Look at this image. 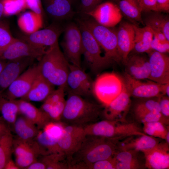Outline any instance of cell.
Returning <instances> with one entry per match:
<instances>
[{
    "label": "cell",
    "mask_w": 169,
    "mask_h": 169,
    "mask_svg": "<svg viewBox=\"0 0 169 169\" xmlns=\"http://www.w3.org/2000/svg\"><path fill=\"white\" fill-rule=\"evenodd\" d=\"M19 169L15 162L11 158L6 164L4 169Z\"/></svg>",
    "instance_id": "54"
},
{
    "label": "cell",
    "mask_w": 169,
    "mask_h": 169,
    "mask_svg": "<svg viewBox=\"0 0 169 169\" xmlns=\"http://www.w3.org/2000/svg\"><path fill=\"white\" fill-rule=\"evenodd\" d=\"M169 144V132H168L166 135L165 140Z\"/></svg>",
    "instance_id": "57"
},
{
    "label": "cell",
    "mask_w": 169,
    "mask_h": 169,
    "mask_svg": "<svg viewBox=\"0 0 169 169\" xmlns=\"http://www.w3.org/2000/svg\"><path fill=\"white\" fill-rule=\"evenodd\" d=\"M159 103L160 113L169 120V97L164 95L160 97Z\"/></svg>",
    "instance_id": "49"
},
{
    "label": "cell",
    "mask_w": 169,
    "mask_h": 169,
    "mask_svg": "<svg viewBox=\"0 0 169 169\" xmlns=\"http://www.w3.org/2000/svg\"><path fill=\"white\" fill-rule=\"evenodd\" d=\"M72 3V4H73V3H75L77 0H69Z\"/></svg>",
    "instance_id": "58"
},
{
    "label": "cell",
    "mask_w": 169,
    "mask_h": 169,
    "mask_svg": "<svg viewBox=\"0 0 169 169\" xmlns=\"http://www.w3.org/2000/svg\"><path fill=\"white\" fill-rule=\"evenodd\" d=\"M34 139L39 146L42 156L62 154L58 145V140L49 136L43 130L39 131Z\"/></svg>",
    "instance_id": "31"
},
{
    "label": "cell",
    "mask_w": 169,
    "mask_h": 169,
    "mask_svg": "<svg viewBox=\"0 0 169 169\" xmlns=\"http://www.w3.org/2000/svg\"><path fill=\"white\" fill-rule=\"evenodd\" d=\"M13 139L10 130L0 139V169H4L7 162L11 158Z\"/></svg>",
    "instance_id": "33"
},
{
    "label": "cell",
    "mask_w": 169,
    "mask_h": 169,
    "mask_svg": "<svg viewBox=\"0 0 169 169\" xmlns=\"http://www.w3.org/2000/svg\"><path fill=\"white\" fill-rule=\"evenodd\" d=\"M145 164L140 161L132 162H116V169H139L145 168Z\"/></svg>",
    "instance_id": "50"
},
{
    "label": "cell",
    "mask_w": 169,
    "mask_h": 169,
    "mask_svg": "<svg viewBox=\"0 0 169 169\" xmlns=\"http://www.w3.org/2000/svg\"><path fill=\"white\" fill-rule=\"evenodd\" d=\"M17 23L24 34H29L43 27V16L31 11H26L19 16Z\"/></svg>",
    "instance_id": "26"
},
{
    "label": "cell",
    "mask_w": 169,
    "mask_h": 169,
    "mask_svg": "<svg viewBox=\"0 0 169 169\" xmlns=\"http://www.w3.org/2000/svg\"><path fill=\"white\" fill-rule=\"evenodd\" d=\"M159 97L137 98L138 100L134 103L133 106L134 114L151 111L160 112Z\"/></svg>",
    "instance_id": "34"
},
{
    "label": "cell",
    "mask_w": 169,
    "mask_h": 169,
    "mask_svg": "<svg viewBox=\"0 0 169 169\" xmlns=\"http://www.w3.org/2000/svg\"><path fill=\"white\" fill-rule=\"evenodd\" d=\"M160 139L146 134L139 136L137 138L124 141L121 144L118 142L117 150H133L142 152L156 146L160 142Z\"/></svg>",
    "instance_id": "27"
},
{
    "label": "cell",
    "mask_w": 169,
    "mask_h": 169,
    "mask_svg": "<svg viewBox=\"0 0 169 169\" xmlns=\"http://www.w3.org/2000/svg\"><path fill=\"white\" fill-rule=\"evenodd\" d=\"M135 38L134 46L132 51L135 53L148 54L153 50L151 46L153 35L151 29L145 26L140 28L133 24Z\"/></svg>",
    "instance_id": "25"
},
{
    "label": "cell",
    "mask_w": 169,
    "mask_h": 169,
    "mask_svg": "<svg viewBox=\"0 0 169 169\" xmlns=\"http://www.w3.org/2000/svg\"><path fill=\"white\" fill-rule=\"evenodd\" d=\"M156 12L169 13V0H156Z\"/></svg>",
    "instance_id": "51"
},
{
    "label": "cell",
    "mask_w": 169,
    "mask_h": 169,
    "mask_svg": "<svg viewBox=\"0 0 169 169\" xmlns=\"http://www.w3.org/2000/svg\"><path fill=\"white\" fill-rule=\"evenodd\" d=\"M42 161L46 169H69L66 157L61 153L53 154L43 156Z\"/></svg>",
    "instance_id": "36"
},
{
    "label": "cell",
    "mask_w": 169,
    "mask_h": 169,
    "mask_svg": "<svg viewBox=\"0 0 169 169\" xmlns=\"http://www.w3.org/2000/svg\"><path fill=\"white\" fill-rule=\"evenodd\" d=\"M8 61L0 59V73L7 64Z\"/></svg>",
    "instance_id": "55"
},
{
    "label": "cell",
    "mask_w": 169,
    "mask_h": 169,
    "mask_svg": "<svg viewBox=\"0 0 169 169\" xmlns=\"http://www.w3.org/2000/svg\"><path fill=\"white\" fill-rule=\"evenodd\" d=\"M118 5L122 13L128 18L144 25L142 12L134 0H120Z\"/></svg>",
    "instance_id": "32"
},
{
    "label": "cell",
    "mask_w": 169,
    "mask_h": 169,
    "mask_svg": "<svg viewBox=\"0 0 169 169\" xmlns=\"http://www.w3.org/2000/svg\"><path fill=\"white\" fill-rule=\"evenodd\" d=\"M101 106L82 96L68 94L60 121L66 125L84 127L98 121L102 116Z\"/></svg>",
    "instance_id": "2"
},
{
    "label": "cell",
    "mask_w": 169,
    "mask_h": 169,
    "mask_svg": "<svg viewBox=\"0 0 169 169\" xmlns=\"http://www.w3.org/2000/svg\"><path fill=\"white\" fill-rule=\"evenodd\" d=\"M92 18L100 24L113 27L121 21L122 13L118 5L113 2H102L88 13L87 17Z\"/></svg>",
    "instance_id": "16"
},
{
    "label": "cell",
    "mask_w": 169,
    "mask_h": 169,
    "mask_svg": "<svg viewBox=\"0 0 169 169\" xmlns=\"http://www.w3.org/2000/svg\"><path fill=\"white\" fill-rule=\"evenodd\" d=\"M116 32L118 50L124 64L134 47L135 31L133 24L122 22Z\"/></svg>",
    "instance_id": "22"
},
{
    "label": "cell",
    "mask_w": 169,
    "mask_h": 169,
    "mask_svg": "<svg viewBox=\"0 0 169 169\" xmlns=\"http://www.w3.org/2000/svg\"><path fill=\"white\" fill-rule=\"evenodd\" d=\"M81 19L104 51V55L114 62L122 61L118 49L116 31L100 24L90 16Z\"/></svg>",
    "instance_id": "6"
},
{
    "label": "cell",
    "mask_w": 169,
    "mask_h": 169,
    "mask_svg": "<svg viewBox=\"0 0 169 169\" xmlns=\"http://www.w3.org/2000/svg\"><path fill=\"white\" fill-rule=\"evenodd\" d=\"M87 136H93L119 140L133 136L146 135L134 122H122L105 119L84 127Z\"/></svg>",
    "instance_id": "4"
},
{
    "label": "cell",
    "mask_w": 169,
    "mask_h": 169,
    "mask_svg": "<svg viewBox=\"0 0 169 169\" xmlns=\"http://www.w3.org/2000/svg\"><path fill=\"white\" fill-rule=\"evenodd\" d=\"M169 144L160 142L154 147L142 151L145 167L150 169L169 168Z\"/></svg>",
    "instance_id": "19"
},
{
    "label": "cell",
    "mask_w": 169,
    "mask_h": 169,
    "mask_svg": "<svg viewBox=\"0 0 169 169\" xmlns=\"http://www.w3.org/2000/svg\"><path fill=\"white\" fill-rule=\"evenodd\" d=\"M139 152L133 150H117L113 157L117 162L139 161Z\"/></svg>",
    "instance_id": "42"
},
{
    "label": "cell",
    "mask_w": 169,
    "mask_h": 169,
    "mask_svg": "<svg viewBox=\"0 0 169 169\" xmlns=\"http://www.w3.org/2000/svg\"><path fill=\"white\" fill-rule=\"evenodd\" d=\"M122 77L124 86L131 97L142 98L166 95L167 83L161 84L149 79L143 81L132 77L125 72Z\"/></svg>",
    "instance_id": "9"
},
{
    "label": "cell",
    "mask_w": 169,
    "mask_h": 169,
    "mask_svg": "<svg viewBox=\"0 0 169 169\" xmlns=\"http://www.w3.org/2000/svg\"><path fill=\"white\" fill-rule=\"evenodd\" d=\"M3 0H0V21L2 17L3 16Z\"/></svg>",
    "instance_id": "56"
},
{
    "label": "cell",
    "mask_w": 169,
    "mask_h": 169,
    "mask_svg": "<svg viewBox=\"0 0 169 169\" xmlns=\"http://www.w3.org/2000/svg\"><path fill=\"white\" fill-rule=\"evenodd\" d=\"M48 49L36 46L22 39L15 38L8 46L0 51V59L8 61L29 57L39 60Z\"/></svg>",
    "instance_id": "11"
},
{
    "label": "cell",
    "mask_w": 169,
    "mask_h": 169,
    "mask_svg": "<svg viewBox=\"0 0 169 169\" xmlns=\"http://www.w3.org/2000/svg\"><path fill=\"white\" fill-rule=\"evenodd\" d=\"M64 35L61 43L64 55L71 64L81 68L82 53L81 34L77 24L69 23L64 27Z\"/></svg>",
    "instance_id": "8"
},
{
    "label": "cell",
    "mask_w": 169,
    "mask_h": 169,
    "mask_svg": "<svg viewBox=\"0 0 169 169\" xmlns=\"http://www.w3.org/2000/svg\"><path fill=\"white\" fill-rule=\"evenodd\" d=\"M138 121L142 123L160 121L168 125L169 120L165 118L160 112L151 111L134 114Z\"/></svg>",
    "instance_id": "40"
},
{
    "label": "cell",
    "mask_w": 169,
    "mask_h": 169,
    "mask_svg": "<svg viewBox=\"0 0 169 169\" xmlns=\"http://www.w3.org/2000/svg\"><path fill=\"white\" fill-rule=\"evenodd\" d=\"M124 86L122 77L114 72L103 73L94 81L93 95L105 106L119 95Z\"/></svg>",
    "instance_id": "7"
},
{
    "label": "cell",
    "mask_w": 169,
    "mask_h": 169,
    "mask_svg": "<svg viewBox=\"0 0 169 169\" xmlns=\"http://www.w3.org/2000/svg\"><path fill=\"white\" fill-rule=\"evenodd\" d=\"M86 136L83 127L64 124L57 141L61 153L66 157L68 161L79 148Z\"/></svg>",
    "instance_id": "12"
},
{
    "label": "cell",
    "mask_w": 169,
    "mask_h": 169,
    "mask_svg": "<svg viewBox=\"0 0 169 169\" xmlns=\"http://www.w3.org/2000/svg\"><path fill=\"white\" fill-rule=\"evenodd\" d=\"M41 155L39 146L32 149L23 154L15 157V163L19 169H26L37 160L38 155Z\"/></svg>",
    "instance_id": "39"
},
{
    "label": "cell",
    "mask_w": 169,
    "mask_h": 169,
    "mask_svg": "<svg viewBox=\"0 0 169 169\" xmlns=\"http://www.w3.org/2000/svg\"><path fill=\"white\" fill-rule=\"evenodd\" d=\"M143 21L144 25L151 29L163 33L169 41V18L162 12L152 11Z\"/></svg>",
    "instance_id": "29"
},
{
    "label": "cell",
    "mask_w": 169,
    "mask_h": 169,
    "mask_svg": "<svg viewBox=\"0 0 169 169\" xmlns=\"http://www.w3.org/2000/svg\"><path fill=\"white\" fill-rule=\"evenodd\" d=\"M151 46L152 50L166 54L169 52V41H162L153 37Z\"/></svg>",
    "instance_id": "47"
},
{
    "label": "cell",
    "mask_w": 169,
    "mask_h": 169,
    "mask_svg": "<svg viewBox=\"0 0 169 169\" xmlns=\"http://www.w3.org/2000/svg\"><path fill=\"white\" fill-rule=\"evenodd\" d=\"M34 59L27 57L8 61L0 73V95L25 69L32 65Z\"/></svg>",
    "instance_id": "17"
},
{
    "label": "cell",
    "mask_w": 169,
    "mask_h": 169,
    "mask_svg": "<svg viewBox=\"0 0 169 169\" xmlns=\"http://www.w3.org/2000/svg\"><path fill=\"white\" fill-rule=\"evenodd\" d=\"M64 124L60 121H51L43 128V131L49 136L57 139L62 133Z\"/></svg>",
    "instance_id": "43"
},
{
    "label": "cell",
    "mask_w": 169,
    "mask_h": 169,
    "mask_svg": "<svg viewBox=\"0 0 169 169\" xmlns=\"http://www.w3.org/2000/svg\"><path fill=\"white\" fill-rule=\"evenodd\" d=\"M70 63L59 46L58 43L49 47L39 60V73L54 86L65 85Z\"/></svg>",
    "instance_id": "3"
},
{
    "label": "cell",
    "mask_w": 169,
    "mask_h": 169,
    "mask_svg": "<svg viewBox=\"0 0 169 169\" xmlns=\"http://www.w3.org/2000/svg\"><path fill=\"white\" fill-rule=\"evenodd\" d=\"M3 2L4 16L16 15L27 9L24 0H3Z\"/></svg>",
    "instance_id": "38"
},
{
    "label": "cell",
    "mask_w": 169,
    "mask_h": 169,
    "mask_svg": "<svg viewBox=\"0 0 169 169\" xmlns=\"http://www.w3.org/2000/svg\"><path fill=\"white\" fill-rule=\"evenodd\" d=\"M116 162L113 157L92 163L88 166L86 169H116Z\"/></svg>",
    "instance_id": "44"
},
{
    "label": "cell",
    "mask_w": 169,
    "mask_h": 169,
    "mask_svg": "<svg viewBox=\"0 0 169 169\" xmlns=\"http://www.w3.org/2000/svg\"><path fill=\"white\" fill-rule=\"evenodd\" d=\"M13 125L17 138L24 141L34 140L39 131L36 125L23 115L17 117Z\"/></svg>",
    "instance_id": "28"
},
{
    "label": "cell",
    "mask_w": 169,
    "mask_h": 169,
    "mask_svg": "<svg viewBox=\"0 0 169 169\" xmlns=\"http://www.w3.org/2000/svg\"><path fill=\"white\" fill-rule=\"evenodd\" d=\"M18 114L16 100H11L0 95V120L8 125H13Z\"/></svg>",
    "instance_id": "30"
},
{
    "label": "cell",
    "mask_w": 169,
    "mask_h": 169,
    "mask_svg": "<svg viewBox=\"0 0 169 169\" xmlns=\"http://www.w3.org/2000/svg\"><path fill=\"white\" fill-rule=\"evenodd\" d=\"M119 140L87 136L78 150L68 160L69 169H86L89 165L113 156Z\"/></svg>",
    "instance_id": "1"
},
{
    "label": "cell",
    "mask_w": 169,
    "mask_h": 169,
    "mask_svg": "<svg viewBox=\"0 0 169 169\" xmlns=\"http://www.w3.org/2000/svg\"><path fill=\"white\" fill-rule=\"evenodd\" d=\"M143 54L134 53L129 55L124 64L125 72L138 79H149L150 75L149 58Z\"/></svg>",
    "instance_id": "20"
},
{
    "label": "cell",
    "mask_w": 169,
    "mask_h": 169,
    "mask_svg": "<svg viewBox=\"0 0 169 169\" xmlns=\"http://www.w3.org/2000/svg\"><path fill=\"white\" fill-rule=\"evenodd\" d=\"M76 21L82 35L84 62L92 73L97 74L114 62L102 55L101 48L82 20Z\"/></svg>",
    "instance_id": "5"
},
{
    "label": "cell",
    "mask_w": 169,
    "mask_h": 169,
    "mask_svg": "<svg viewBox=\"0 0 169 169\" xmlns=\"http://www.w3.org/2000/svg\"><path fill=\"white\" fill-rule=\"evenodd\" d=\"M54 90V86L39 73L28 93L20 99L28 102L44 101Z\"/></svg>",
    "instance_id": "24"
},
{
    "label": "cell",
    "mask_w": 169,
    "mask_h": 169,
    "mask_svg": "<svg viewBox=\"0 0 169 169\" xmlns=\"http://www.w3.org/2000/svg\"><path fill=\"white\" fill-rule=\"evenodd\" d=\"M143 131L145 134L165 140L168 132L169 127L160 121L143 123Z\"/></svg>",
    "instance_id": "35"
},
{
    "label": "cell",
    "mask_w": 169,
    "mask_h": 169,
    "mask_svg": "<svg viewBox=\"0 0 169 169\" xmlns=\"http://www.w3.org/2000/svg\"><path fill=\"white\" fill-rule=\"evenodd\" d=\"M103 0H80L79 12L83 18L86 17L88 13L102 3Z\"/></svg>",
    "instance_id": "45"
},
{
    "label": "cell",
    "mask_w": 169,
    "mask_h": 169,
    "mask_svg": "<svg viewBox=\"0 0 169 169\" xmlns=\"http://www.w3.org/2000/svg\"><path fill=\"white\" fill-rule=\"evenodd\" d=\"M27 9L43 16L44 9L41 0H24Z\"/></svg>",
    "instance_id": "48"
},
{
    "label": "cell",
    "mask_w": 169,
    "mask_h": 169,
    "mask_svg": "<svg viewBox=\"0 0 169 169\" xmlns=\"http://www.w3.org/2000/svg\"><path fill=\"white\" fill-rule=\"evenodd\" d=\"M64 29V27L59 22L54 21L46 28L31 34H19L18 38L36 46L49 48L58 43L59 38Z\"/></svg>",
    "instance_id": "13"
},
{
    "label": "cell",
    "mask_w": 169,
    "mask_h": 169,
    "mask_svg": "<svg viewBox=\"0 0 169 169\" xmlns=\"http://www.w3.org/2000/svg\"><path fill=\"white\" fill-rule=\"evenodd\" d=\"M93 82L91 77L82 68L69 64L65 89L68 94L82 97L91 96L93 95Z\"/></svg>",
    "instance_id": "10"
},
{
    "label": "cell",
    "mask_w": 169,
    "mask_h": 169,
    "mask_svg": "<svg viewBox=\"0 0 169 169\" xmlns=\"http://www.w3.org/2000/svg\"><path fill=\"white\" fill-rule=\"evenodd\" d=\"M142 12L156 11V0H134Z\"/></svg>",
    "instance_id": "46"
},
{
    "label": "cell",
    "mask_w": 169,
    "mask_h": 169,
    "mask_svg": "<svg viewBox=\"0 0 169 169\" xmlns=\"http://www.w3.org/2000/svg\"><path fill=\"white\" fill-rule=\"evenodd\" d=\"M131 96L124 86L121 93L103 109L105 119L126 122V117L131 105Z\"/></svg>",
    "instance_id": "15"
},
{
    "label": "cell",
    "mask_w": 169,
    "mask_h": 169,
    "mask_svg": "<svg viewBox=\"0 0 169 169\" xmlns=\"http://www.w3.org/2000/svg\"><path fill=\"white\" fill-rule=\"evenodd\" d=\"M148 54L150 68L148 79L161 84L169 83V56L153 50Z\"/></svg>",
    "instance_id": "18"
},
{
    "label": "cell",
    "mask_w": 169,
    "mask_h": 169,
    "mask_svg": "<svg viewBox=\"0 0 169 169\" xmlns=\"http://www.w3.org/2000/svg\"><path fill=\"white\" fill-rule=\"evenodd\" d=\"M117 2H119L120 0H115Z\"/></svg>",
    "instance_id": "59"
},
{
    "label": "cell",
    "mask_w": 169,
    "mask_h": 169,
    "mask_svg": "<svg viewBox=\"0 0 169 169\" xmlns=\"http://www.w3.org/2000/svg\"><path fill=\"white\" fill-rule=\"evenodd\" d=\"M3 121L0 120V139L3 135L10 130L8 125Z\"/></svg>",
    "instance_id": "53"
},
{
    "label": "cell",
    "mask_w": 169,
    "mask_h": 169,
    "mask_svg": "<svg viewBox=\"0 0 169 169\" xmlns=\"http://www.w3.org/2000/svg\"><path fill=\"white\" fill-rule=\"evenodd\" d=\"M15 39L10 30L8 23L5 20L0 21V51L12 43Z\"/></svg>",
    "instance_id": "41"
},
{
    "label": "cell",
    "mask_w": 169,
    "mask_h": 169,
    "mask_svg": "<svg viewBox=\"0 0 169 169\" xmlns=\"http://www.w3.org/2000/svg\"><path fill=\"white\" fill-rule=\"evenodd\" d=\"M19 113L31 121L39 129H43L52 121L49 116L40 109H38L29 102L20 99L17 100Z\"/></svg>",
    "instance_id": "23"
},
{
    "label": "cell",
    "mask_w": 169,
    "mask_h": 169,
    "mask_svg": "<svg viewBox=\"0 0 169 169\" xmlns=\"http://www.w3.org/2000/svg\"><path fill=\"white\" fill-rule=\"evenodd\" d=\"M46 13L54 21L59 22L72 18L75 12L69 0H41Z\"/></svg>",
    "instance_id": "21"
},
{
    "label": "cell",
    "mask_w": 169,
    "mask_h": 169,
    "mask_svg": "<svg viewBox=\"0 0 169 169\" xmlns=\"http://www.w3.org/2000/svg\"><path fill=\"white\" fill-rule=\"evenodd\" d=\"M26 169H46V166L42 161L37 160L33 163Z\"/></svg>",
    "instance_id": "52"
},
{
    "label": "cell",
    "mask_w": 169,
    "mask_h": 169,
    "mask_svg": "<svg viewBox=\"0 0 169 169\" xmlns=\"http://www.w3.org/2000/svg\"><path fill=\"white\" fill-rule=\"evenodd\" d=\"M39 73L37 64L31 65L14 81L1 95L11 100L22 98L30 90Z\"/></svg>",
    "instance_id": "14"
},
{
    "label": "cell",
    "mask_w": 169,
    "mask_h": 169,
    "mask_svg": "<svg viewBox=\"0 0 169 169\" xmlns=\"http://www.w3.org/2000/svg\"><path fill=\"white\" fill-rule=\"evenodd\" d=\"M65 102L64 99L52 105L44 101L40 109L49 116L52 121H60Z\"/></svg>",
    "instance_id": "37"
}]
</instances>
